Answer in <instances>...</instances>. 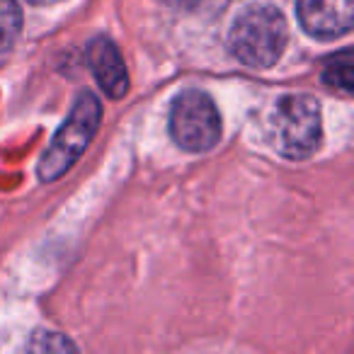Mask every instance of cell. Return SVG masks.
Here are the masks:
<instances>
[{"label": "cell", "instance_id": "obj_1", "mask_svg": "<svg viewBox=\"0 0 354 354\" xmlns=\"http://www.w3.org/2000/svg\"><path fill=\"white\" fill-rule=\"evenodd\" d=\"M228 41L238 61L250 68H270L284 54L289 27L279 10L270 6H257L238 17Z\"/></svg>", "mask_w": 354, "mask_h": 354}, {"label": "cell", "instance_id": "obj_2", "mask_svg": "<svg viewBox=\"0 0 354 354\" xmlns=\"http://www.w3.org/2000/svg\"><path fill=\"white\" fill-rule=\"evenodd\" d=\"M100 119H102V107L100 100L93 93H83L75 100L73 109H71L68 119L64 122V127L59 129V133L51 141L49 151L44 153V158L39 160L37 175L44 183H54L61 175L71 170L75 165L83 151L88 148V143L95 138L100 129Z\"/></svg>", "mask_w": 354, "mask_h": 354}, {"label": "cell", "instance_id": "obj_3", "mask_svg": "<svg viewBox=\"0 0 354 354\" xmlns=\"http://www.w3.org/2000/svg\"><path fill=\"white\" fill-rule=\"evenodd\" d=\"M170 133L180 148L189 153H202L216 146L221 136L218 109L207 93L187 90L172 102Z\"/></svg>", "mask_w": 354, "mask_h": 354}, {"label": "cell", "instance_id": "obj_4", "mask_svg": "<svg viewBox=\"0 0 354 354\" xmlns=\"http://www.w3.org/2000/svg\"><path fill=\"white\" fill-rule=\"evenodd\" d=\"M274 131L281 156L304 160L320 141V104L308 95H286L277 102Z\"/></svg>", "mask_w": 354, "mask_h": 354}, {"label": "cell", "instance_id": "obj_5", "mask_svg": "<svg viewBox=\"0 0 354 354\" xmlns=\"http://www.w3.org/2000/svg\"><path fill=\"white\" fill-rule=\"evenodd\" d=\"M296 12L310 37L337 39L352 30L354 0H299Z\"/></svg>", "mask_w": 354, "mask_h": 354}, {"label": "cell", "instance_id": "obj_6", "mask_svg": "<svg viewBox=\"0 0 354 354\" xmlns=\"http://www.w3.org/2000/svg\"><path fill=\"white\" fill-rule=\"evenodd\" d=\"M88 64H90V71H93L95 80L100 83V88L107 93V97L119 100L129 93L127 66H124L119 49L107 37H97V39L90 41Z\"/></svg>", "mask_w": 354, "mask_h": 354}, {"label": "cell", "instance_id": "obj_7", "mask_svg": "<svg viewBox=\"0 0 354 354\" xmlns=\"http://www.w3.org/2000/svg\"><path fill=\"white\" fill-rule=\"evenodd\" d=\"M323 78H325V83H328V85H335V88L349 93V90H352V85H354L352 51L344 49V51H339L337 56L328 59V64H325V71H323Z\"/></svg>", "mask_w": 354, "mask_h": 354}, {"label": "cell", "instance_id": "obj_8", "mask_svg": "<svg viewBox=\"0 0 354 354\" xmlns=\"http://www.w3.org/2000/svg\"><path fill=\"white\" fill-rule=\"evenodd\" d=\"M22 30V12L15 0H0V51L10 49Z\"/></svg>", "mask_w": 354, "mask_h": 354}, {"label": "cell", "instance_id": "obj_9", "mask_svg": "<svg viewBox=\"0 0 354 354\" xmlns=\"http://www.w3.org/2000/svg\"><path fill=\"white\" fill-rule=\"evenodd\" d=\"M30 349H75V344L68 342L66 337H61V335L44 333V337L37 335V339L30 344Z\"/></svg>", "mask_w": 354, "mask_h": 354}, {"label": "cell", "instance_id": "obj_10", "mask_svg": "<svg viewBox=\"0 0 354 354\" xmlns=\"http://www.w3.org/2000/svg\"><path fill=\"white\" fill-rule=\"evenodd\" d=\"M32 6H54V3H61V0H30Z\"/></svg>", "mask_w": 354, "mask_h": 354}]
</instances>
